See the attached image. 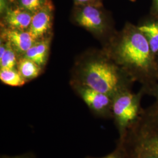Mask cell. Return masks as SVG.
<instances>
[{
	"mask_svg": "<svg viewBox=\"0 0 158 158\" xmlns=\"http://www.w3.org/2000/svg\"><path fill=\"white\" fill-rule=\"evenodd\" d=\"M149 42L151 50L155 53L158 51V23H151L139 28Z\"/></svg>",
	"mask_w": 158,
	"mask_h": 158,
	"instance_id": "cell-13",
	"label": "cell"
},
{
	"mask_svg": "<svg viewBox=\"0 0 158 158\" xmlns=\"http://www.w3.org/2000/svg\"><path fill=\"white\" fill-rule=\"evenodd\" d=\"M80 84L114 98L127 91L113 65L96 60L88 63L82 74Z\"/></svg>",
	"mask_w": 158,
	"mask_h": 158,
	"instance_id": "cell-2",
	"label": "cell"
},
{
	"mask_svg": "<svg viewBox=\"0 0 158 158\" xmlns=\"http://www.w3.org/2000/svg\"><path fill=\"white\" fill-rule=\"evenodd\" d=\"M150 51L147 38L139 31L125 37L119 47L118 55L125 63L137 68H145L149 63Z\"/></svg>",
	"mask_w": 158,
	"mask_h": 158,
	"instance_id": "cell-4",
	"label": "cell"
},
{
	"mask_svg": "<svg viewBox=\"0 0 158 158\" xmlns=\"http://www.w3.org/2000/svg\"><path fill=\"white\" fill-rule=\"evenodd\" d=\"M49 39L36 41L24 54V57L29 59L42 67L45 64L49 50Z\"/></svg>",
	"mask_w": 158,
	"mask_h": 158,
	"instance_id": "cell-10",
	"label": "cell"
},
{
	"mask_svg": "<svg viewBox=\"0 0 158 158\" xmlns=\"http://www.w3.org/2000/svg\"><path fill=\"white\" fill-rule=\"evenodd\" d=\"M18 71L27 81L37 77L40 75V68L34 61L23 57L17 63Z\"/></svg>",
	"mask_w": 158,
	"mask_h": 158,
	"instance_id": "cell-11",
	"label": "cell"
},
{
	"mask_svg": "<svg viewBox=\"0 0 158 158\" xmlns=\"http://www.w3.org/2000/svg\"><path fill=\"white\" fill-rule=\"evenodd\" d=\"M117 145L125 155L145 151L158 155V104L141 112L135 123L118 139Z\"/></svg>",
	"mask_w": 158,
	"mask_h": 158,
	"instance_id": "cell-1",
	"label": "cell"
},
{
	"mask_svg": "<svg viewBox=\"0 0 158 158\" xmlns=\"http://www.w3.org/2000/svg\"><path fill=\"white\" fill-rule=\"evenodd\" d=\"M100 6H76L74 18L77 23L85 29L93 32H102L104 27L103 14Z\"/></svg>",
	"mask_w": 158,
	"mask_h": 158,
	"instance_id": "cell-6",
	"label": "cell"
},
{
	"mask_svg": "<svg viewBox=\"0 0 158 158\" xmlns=\"http://www.w3.org/2000/svg\"><path fill=\"white\" fill-rule=\"evenodd\" d=\"M74 88L96 116L103 118H112L111 97L80 83L74 85Z\"/></svg>",
	"mask_w": 158,
	"mask_h": 158,
	"instance_id": "cell-5",
	"label": "cell"
},
{
	"mask_svg": "<svg viewBox=\"0 0 158 158\" xmlns=\"http://www.w3.org/2000/svg\"><path fill=\"white\" fill-rule=\"evenodd\" d=\"M126 158H158V155L145 151H136L125 155Z\"/></svg>",
	"mask_w": 158,
	"mask_h": 158,
	"instance_id": "cell-17",
	"label": "cell"
},
{
	"mask_svg": "<svg viewBox=\"0 0 158 158\" xmlns=\"http://www.w3.org/2000/svg\"><path fill=\"white\" fill-rule=\"evenodd\" d=\"M0 158H36V157L34 153L32 152H28L23 154H19V155H14V156L2 155Z\"/></svg>",
	"mask_w": 158,
	"mask_h": 158,
	"instance_id": "cell-18",
	"label": "cell"
},
{
	"mask_svg": "<svg viewBox=\"0 0 158 158\" xmlns=\"http://www.w3.org/2000/svg\"><path fill=\"white\" fill-rule=\"evenodd\" d=\"M76 6H84V5H96L101 6L100 0H74Z\"/></svg>",
	"mask_w": 158,
	"mask_h": 158,
	"instance_id": "cell-19",
	"label": "cell"
},
{
	"mask_svg": "<svg viewBox=\"0 0 158 158\" xmlns=\"http://www.w3.org/2000/svg\"><path fill=\"white\" fill-rule=\"evenodd\" d=\"M47 0H17L16 6L35 14L45 4Z\"/></svg>",
	"mask_w": 158,
	"mask_h": 158,
	"instance_id": "cell-15",
	"label": "cell"
},
{
	"mask_svg": "<svg viewBox=\"0 0 158 158\" xmlns=\"http://www.w3.org/2000/svg\"><path fill=\"white\" fill-rule=\"evenodd\" d=\"M0 79L6 85L12 87H21L27 81L15 69H2L0 71Z\"/></svg>",
	"mask_w": 158,
	"mask_h": 158,
	"instance_id": "cell-12",
	"label": "cell"
},
{
	"mask_svg": "<svg viewBox=\"0 0 158 158\" xmlns=\"http://www.w3.org/2000/svg\"><path fill=\"white\" fill-rule=\"evenodd\" d=\"M34 14L19 6H10L3 15L4 21L8 28L28 31Z\"/></svg>",
	"mask_w": 158,
	"mask_h": 158,
	"instance_id": "cell-9",
	"label": "cell"
},
{
	"mask_svg": "<svg viewBox=\"0 0 158 158\" xmlns=\"http://www.w3.org/2000/svg\"><path fill=\"white\" fill-rule=\"evenodd\" d=\"M2 35L3 40L8 42L15 52L20 54H25L37 40L28 31L7 28L4 30Z\"/></svg>",
	"mask_w": 158,
	"mask_h": 158,
	"instance_id": "cell-8",
	"label": "cell"
},
{
	"mask_svg": "<svg viewBox=\"0 0 158 158\" xmlns=\"http://www.w3.org/2000/svg\"><path fill=\"white\" fill-rule=\"evenodd\" d=\"M9 3L10 2L8 0H0V11L1 14H2V15H4L7 10L10 7L8 5Z\"/></svg>",
	"mask_w": 158,
	"mask_h": 158,
	"instance_id": "cell-20",
	"label": "cell"
},
{
	"mask_svg": "<svg viewBox=\"0 0 158 158\" xmlns=\"http://www.w3.org/2000/svg\"><path fill=\"white\" fill-rule=\"evenodd\" d=\"M54 6L51 0H47L45 4L34 14L28 31L36 40L44 36L52 25Z\"/></svg>",
	"mask_w": 158,
	"mask_h": 158,
	"instance_id": "cell-7",
	"label": "cell"
},
{
	"mask_svg": "<svg viewBox=\"0 0 158 158\" xmlns=\"http://www.w3.org/2000/svg\"><path fill=\"white\" fill-rule=\"evenodd\" d=\"M85 158H126L125 156L124 152L122 148L119 145H116L115 148L111 152L108 153L107 155H105L102 157H93L88 156Z\"/></svg>",
	"mask_w": 158,
	"mask_h": 158,
	"instance_id": "cell-16",
	"label": "cell"
},
{
	"mask_svg": "<svg viewBox=\"0 0 158 158\" xmlns=\"http://www.w3.org/2000/svg\"><path fill=\"white\" fill-rule=\"evenodd\" d=\"M10 3H14L17 1V0H8Z\"/></svg>",
	"mask_w": 158,
	"mask_h": 158,
	"instance_id": "cell-21",
	"label": "cell"
},
{
	"mask_svg": "<svg viewBox=\"0 0 158 158\" xmlns=\"http://www.w3.org/2000/svg\"><path fill=\"white\" fill-rule=\"evenodd\" d=\"M6 42V49L3 55L0 56V66L2 69H14L17 64L16 52L12 46Z\"/></svg>",
	"mask_w": 158,
	"mask_h": 158,
	"instance_id": "cell-14",
	"label": "cell"
},
{
	"mask_svg": "<svg viewBox=\"0 0 158 158\" xmlns=\"http://www.w3.org/2000/svg\"><path fill=\"white\" fill-rule=\"evenodd\" d=\"M155 2L156 5L157 7L158 8V0H155Z\"/></svg>",
	"mask_w": 158,
	"mask_h": 158,
	"instance_id": "cell-22",
	"label": "cell"
},
{
	"mask_svg": "<svg viewBox=\"0 0 158 158\" xmlns=\"http://www.w3.org/2000/svg\"><path fill=\"white\" fill-rule=\"evenodd\" d=\"M139 102V97L128 90L113 98L112 118L118 132V138H123L139 118L141 113Z\"/></svg>",
	"mask_w": 158,
	"mask_h": 158,
	"instance_id": "cell-3",
	"label": "cell"
}]
</instances>
